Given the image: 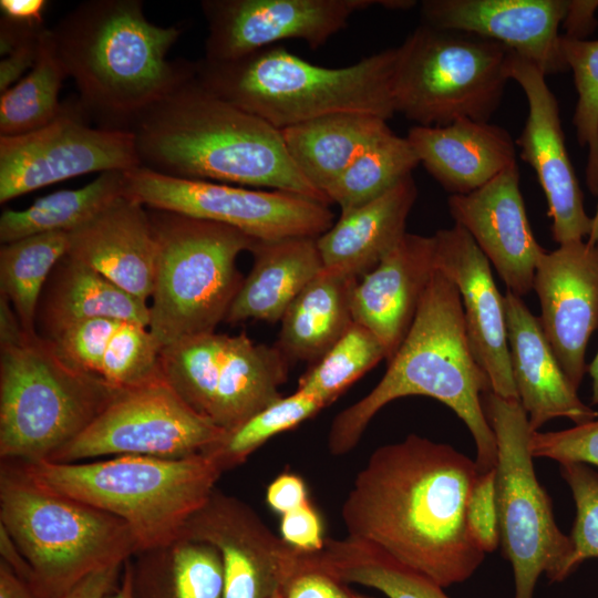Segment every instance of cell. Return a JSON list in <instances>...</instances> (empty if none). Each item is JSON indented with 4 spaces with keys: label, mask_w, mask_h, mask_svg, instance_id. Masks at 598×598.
Instances as JSON below:
<instances>
[{
    "label": "cell",
    "mask_w": 598,
    "mask_h": 598,
    "mask_svg": "<svg viewBox=\"0 0 598 598\" xmlns=\"http://www.w3.org/2000/svg\"><path fill=\"white\" fill-rule=\"evenodd\" d=\"M478 475L475 461L417 434L380 446L342 504L348 535L380 547L443 588L464 582L485 558L466 522Z\"/></svg>",
    "instance_id": "1"
},
{
    "label": "cell",
    "mask_w": 598,
    "mask_h": 598,
    "mask_svg": "<svg viewBox=\"0 0 598 598\" xmlns=\"http://www.w3.org/2000/svg\"><path fill=\"white\" fill-rule=\"evenodd\" d=\"M141 167L161 175L265 187L330 204L291 161L281 132L206 90L194 70L135 123Z\"/></svg>",
    "instance_id": "2"
},
{
    "label": "cell",
    "mask_w": 598,
    "mask_h": 598,
    "mask_svg": "<svg viewBox=\"0 0 598 598\" xmlns=\"http://www.w3.org/2000/svg\"><path fill=\"white\" fill-rule=\"evenodd\" d=\"M489 391V378L467 338L460 292L435 269L413 323L388 361L382 379L332 420L329 452L337 456L351 452L386 404L423 395L442 402L464 422L474 440L478 472H487L497 460L496 437L483 404Z\"/></svg>",
    "instance_id": "3"
},
{
    "label": "cell",
    "mask_w": 598,
    "mask_h": 598,
    "mask_svg": "<svg viewBox=\"0 0 598 598\" xmlns=\"http://www.w3.org/2000/svg\"><path fill=\"white\" fill-rule=\"evenodd\" d=\"M56 54L99 127L131 131L141 115L194 70L167 60L183 33L144 14L141 0L81 2L51 29Z\"/></svg>",
    "instance_id": "4"
},
{
    "label": "cell",
    "mask_w": 598,
    "mask_h": 598,
    "mask_svg": "<svg viewBox=\"0 0 598 598\" xmlns=\"http://www.w3.org/2000/svg\"><path fill=\"white\" fill-rule=\"evenodd\" d=\"M396 61L398 47L327 68L271 45L227 62L202 58L195 61V76L213 94L280 131L336 113L390 120Z\"/></svg>",
    "instance_id": "5"
},
{
    "label": "cell",
    "mask_w": 598,
    "mask_h": 598,
    "mask_svg": "<svg viewBox=\"0 0 598 598\" xmlns=\"http://www.w3.org/2000/svg\"><path fill=\"white\" fill-rule=\"evenodd\" d=\"M0 315V458L48 461L121 390L73 368L52 341L27 333L2 296Z\"/></svg>",
    "instance_id": "6"
},
{
    "label": "cell",
    "mask_w": 598,
    "mask_h": 598,
    "mask_svg": "<svg viewBox=\"0 0 598 598\" xmlns=\"http://www.w3.org/2000/svg\"><path fill=\"white\" fill-rule=\"evenodd\" d=\"M16 463L39 486L122 519L137 553L176 540L223 473L204 453L182 458L121 455L74 463Z\"/></svg>",
    "instance_id": "7"
},
{
    "label": "cell",
    "mask_w": 598,
    "mask_h": 598,
    "mask_svg": "<svg viewBox=\"0 0 598 598\" xmlns=\"http://www.w3.org/2000/svg\"><path fill=\"white\" fill-rule=\"evenodd\" d=\"M0 525L28 561L40 598H60L87 575L137 554L122 519L39 486L10 461H1Z\"/></svg>",
    "instance_id": "8"
},
{
    "label": "cell",
    "mask_w": 598,
    "mask_h": 598,
    "mask_svg": "<svg viewBox=\"0 0 598 598\" xmlns=\"http://www.w3.org/2000/svg\"><path fill=\"white\" fill-rule=\"evenodd\" d=\"M150 209L157 244L150 331L162 348L215 332L244 280L237 257L257 239L224 224Z\"/></svg>",
    "instance_id": "9"
},
{
    "label": "cell",
    "mask_w": 598,
    "mask_h": 598,
    "mask_svg": "<svg viewBox=\"0 0 598 598\" xmlns=\"http://www.w3.org/2000/svg\"><path fill=\"white\" fill-rule=\"evenodd\" d=\"M512 52L497 41L422 22L398 47L395 113L420 126L488 122L511 80Z\"/></svg>",
    "instance_id": "10"
},
{
    "label": "cell",
    "mask_w": 598,
    "mask_h": 598,
    "mask_svg": "<svg viewBox=\"0 0 598 598\" xmlns=\"http://www.w3.org/2000/svg\"><path fill=\"white\" fill-rule=\"evenodd\" d=\"M483 404L497 444L499 545L513 569V598H535L542 575L550 582L567 578L573 545L558 527L551 499L536 476L529 451L533 431L520 403L489 391Z\"/></svg>",
    "instance_id": "11"
},
{
    "label": "cell",
    "mask_w": 598,
    "mask_h": 598,
    "mask_svg": "<svg viewBox=\"0 0 598 598\" xmlns=\"http://www.w3.org/2000/svg\"><path fill=\"white\" fill-rule=\"evenodd\" d=\"M288 359L276 347L237 336L205 333L162 348L161 371L196 413L231 432L282 398Z\"/></svg>",
    "instance_id": "12"
},
{
    "label": "cell",
    "mask_w": 598,
    "mask_h": 598,
    "mask_svg": "<svg viewBox=\"0 0 598 598\" xmlns=\"http://www.w3.org/2000/svg\"><path fill=\"white\" fill-rule=\"evenodd\" d=\"M125 177V195L147 208L224 224L257 240L317 238L334 224L328 205L295 193L177 178L144 167Z\"/></svg>",
    "instance_id": "13"
},
{
    "label": "cell",
    "mask_w": 598,
    "mask_h": 598,
    "mask_svg": "<svg viewBox=\"0 0 598 598\" xmlns=\"http://www.w3.org/2000/svg\"><path fill=\"white\" fill-rule=\"evenodd\" d=\"M226 433L188 406L162 375L121 390L75 440L48 461L74 463L121 455L182 458L204 453Z\"/></svg>",
    "instance_id": "14"
},
{
    "label": "cell",
    "mask_w": 598,
    "mask_h": 598,
    "mask_svg": "<svg viewBox=\"0 0 598 598\" xmlns=\"http://www.w3.org/2000/svg\"><path fill=\"white\" fill-rule=\"evenodd\" d=\"M89 120L75 100L40 130L0 136V203L80 175L141 167L133 132Z\"/></svg>",
    "instance_id": "15"
},
{
    "label": "cell",
    "mask_w": 598,
    "mask_h": 598,
    "mask_svg": "<svg viewBox=\"0 0 598 598\" xmlns=\"http://www.w3.org/2000/svg\"><path fill=\"white\" fill-rule=\"evenodd\" d=\"M380 0H203L207 23L204 59L227 62L282 40L318 50L342 31L357 11Z\"/></svg>",
    "instance_id": "16"
},
{
    "label": "cell",
    "mask_w": 598,
    "mask_h": 598,
    "mask_svg": "<svg viewBox=\"0 0 598 598\" xmlns=\"http://www.w3.org/2000/svg\"><path fill=\"white\" fill-rule=\"evenodd\" d=\"M178 538L208 544L219 553L224 598H272L303 554L276 536L248 504L217 488Z\"/></svg>",
    "instance_id": "17"
},
{
    "label": "cell",
    "mask_w": 598,
    "mask_h": 598,
    "mask_svg": "<svg viewBox=\"0 0 598 598\" xmlns=\"http://www.w3.org/2000/svg\"><path fill=\"white\" fill-rule=\"evenodd\" d=\"M509 79L524 91L528 115L516 143L520 157L535 171L547 200L551 236L558 244L586 240L592 218L584 206L582 193L570 163L558 102L546 75L514 51L508 62Z\"/></svg>",
    "instance_id": "18"
},
{
    "label": "cell",
    "mask_w": 598,
    "mask_h": 598,
    "mask_svg": "<svg viewBox=\"0 0 598 598\" xmlns=\"http://www.w3.org/2000/svg\"><path fill=\"white\" fill-rule=\"evenodd\" d=\"M533 290L540 303L543 331L578 389L588 369L587 344L598 329V243L570 241L545 250L537 261Z\"/></svg>",
    "instance_id": "19"
},
{
    "label": "cell",
    "mask_w": 598,
    "mask_h": 598,
    "mask_svg": "<svg viewBox=\"0 0 598 598\" xmlns=\"http://www.w3.org/2000/svg\"><path fill=\"white\" fill-rule=\"evenodd\" d=\"M433 238L435 269L460 292L467 338L489 378L492 391L518 400L509 360L505 300L494 281L491 262L457 224L437 230Z\"/></svg>",
    "instance_id": "20"
},
{
    "label": "cell",
    "mask_w": 598,
    "mask_h": 598,
    "mask_svg": "<svg viewBox=\"0 0 598 598\" xmlns=\"http://www.w3.org/2000/svg\"><path fill=\"white\" fill-rule=\"evenodd\" d=\"M448 210L495 267L507 291L533 290L535 269L545 249L528 221L517 164L465 195H451Z\"/></svg>",
    "instance_id": "21"
},
{
    "label": "cell",
    "mask_w": 598,
    "mask_h": 598,
    "mask_svg": "<svg viewBox=\"0 0 598 598\" xmlns=\"http://www.w3.org/2000/svg\"><path fill=\"white\" fill-rule=\"evenodd\" d=\"M567 0H424L422 22L497 41L533 62L546 76L567 65L559 27Z\"/></svg>",
    "instance_id": "22"
},
{
    "label": "cell",
    "mask_w": 598,
    "mask_h": 598,
    "mask_svg": "<svg viewBox=\"0 0 598 598\" xmlns=\"http://www.w3.org/2000/svg\"><path fill=\"white\" fill-rule=\"evenodd\" d=\"M435 271L434 238L406 233L353 290L352 316L382 343L386 361L406 337Z\"/></svg>",
    "instance_id": "23"
},
{
    "label": "cell",
    "mask_w": 598,
    "mask_h": 598,
    "mask_svg": "<svg viewBox=\"0 0 598 598\" xmlns=\"http://www.w3.org/2000/svg\"><path fill=\"white\" fill-rule=\"evenodd\" d=\"M66 255L143 301L153 295L156 238L146 207L126 195L70 231Z\"/></svg>",
    "instance_id": "24"
},
{
    "label": "cell",
    "mask_w": 598,
    "mask_h": 598,
    "mask_svg": "<svg viewBox=\"0 0 598 598\" xmlns=\"http://www.w3.org/2000/svg\"><path fill=\"white\" fill-rule=\"evenodd\" d=\"M504 300L512 375L530 430L556 417L575 425L597 419L598 411L580 400L561 369L539 319L520 297L506 291Z\"/></svg>",
    "instance_id": "25"
},
{
    "label": "cell",
    "mask_w": 598,
    "mask_h": 598,
    "mask_svg": "<svg viewBox=\"0 0 598 598\" xmlns=\"http://www.w3.org/2000/svg\"><path fill=\"white\" fill-rule=\"evenodd\" d=\"M405 137L420 164L451 195L472 193L517 164L508 132L488 122L414 125Z\"/></svg>",
    "instance_id": "26"
},
{
    "label": "cell",
    "mask_w": 598,
    "mask_h": 598,
    "mask_svg": "<svg viewBox=\"0 0 598 598\" xmlns=\"http://www.w3.org/2000/svg\"><path fill=\"white\" fill-rule=\"evenodd\" d=\"M50 341L73 368L118 390L136 388L163 375L162 347L147 326L134 321L89 319L64 329Z\"/></svg>",
    "instance_id": "27"
},
{
    "label": "cell",
    "mask_w": 598,
    "mask_h": 598,
    "mask_svg": "<svg viewBox=\"0 0 598 598\" xmlns=\"http://www.w3.org/2000/svg\"><path fill=\"white\" fill-rule=\"evenodd\" d=\"M416 197L415 181L409 175L380 197L341 213L316 239L323 268L358 279L373 270L406 234Z\"/></svg>",
    "instance_id": "28"
},
{
    "label": "cell",
    "mask_w": 598,
    "mask_h": 598,
    "mask_svg": "<svg viewBox=\"0 0 598 598\" xmlns=\"http://www.w3.org/2000/svg\"><path fill=\"white\" fill-rule=\"evenodd\" d=\"M316 239L256 240L250 250L252 267L244 278L225 322L281 321L295 298L323 269Z\"/></svg>",
    "instance_id": "29"
},
{
    "label": "cell",
    "mask_w": 598,
    "mask_h": 598,
    "mask_svg": "<svg viewBox=\"0 0 598 598\" xmlns=\"http://www.w3.org/2000/svg\"><path fill=\"white\" fill-rule=\"evenodd\" d=\"M50 276L37 311L41 337L51 340L64 329L94 318H118L150 326L146 301L70 256L65 255Z\"/></svg>",
    "instance_id": "30"
},
{
    "label": "cell",
    "mask_w": 598,
    "mask_h": 598,
    "mask_svg": "<svg viewBox=\"0 0 598 598\" xmlns=\"http://www.w3.org/2000/svg\"><path fill=\"white\" fill-rule=\"evenodd\" d=\"M280 132L296 167L326 196L327 189L361 154L392 131L386 120L375 115L336 113Z\"/></svg>",
    "instance_id": "31"
},
{
    "label": "cell",
    "mask_w": 598,
    "mask_h": 598,
    "mask_svg": "<svg viewBox=\"0 0 598 598\" xmlns=\"http://www.w3.org/2000/svg\"><path fill=\"white\" fill-rule=\"evenodd\" d=\"M358 278L323 268L295 298L281 319L276 347L286 358L316 362L354 322Z\"/></svg>",
    "instance_id": "32"
},
{
    "label": "cell",
    "mask_w": 598,
    "mask_h": 598,
    "mask_svg": "<svg viewBox=\"0 0 598 598\" xmlns=\"http://www.w3.org/2000/svg\"><path fill=\"white\" fill-rule=\"evenodd\" d=\"M318 563L344 584H360L388 598H451L442 586L380 547L352 537L327 538Z\"/></svg>",
    "instance_id": "33"
},
{
    "label": "cell",
    "mask_w": 598,
    "mask_h": 598,
    "mask_svg": "<svg viewBox=\"0 0 598 598\" xmlns=\"http://www.w3.org/2000/svg\"><path fill=\"white\" fill-rule=\"evenodd\" d=\"M125 173H101L81 188L52 193L25 209H4L0 216L1 244L43 233H70L81 227L125 195Z\"/></svg>",
    "instance_id": "34"
},
{
    "label": "cell",
    "mask_w": 598,
    "mask_h": 598,
    "mask_svg": "<svg viewBox=\"0 0 598 598\" xmlns=\"http://www.w3.org/2000/svg\"><path fill=\"white\" fill-rule=\"evenodd\" d=\"M70 247L69 231L32 235L0 248V288L22 329L37 332V311L45 283Z\"/></svg>",
    "instance_id": "35"
},
{
    "label": "cell",
    "mask_w": 598,
    "mask_h": 598,
    "mask_svg": "<svg viewBox=\"0 0 598 598\" xmlns=\"http://www.w3.org/2000/svg\"><path fill=\"white\" fill-rule=\"evenodd\" d=\"M65 78L51 29L44 28L35 64L0 95V136L27 134L52 123L63 110L59 94Z\"/></svg>",
    "instance_id": "36"
},
{
    "label": "cell",
    "mask_w": 598,
    "mask_h": 598,
    "mask_svg": "<svg viewBox=\"0 0 598 598\" xmlns=\"http://www.w3.org/2000/svg\"><path fill=\"white\" fill-rule=\"evenodd\" d=\"M419 164L408 138L390 132L361 154L327 189L326 196L341 213L352 210L412 175Z\"/></svg>",
    "instance_id": "37"
},
{
    "label": "cell",
    "mask_w": 598,
    "mask_h": 598,
    "mask_svg": "<svg viewBox=\"0 0 598 598\" xmlns=\"http://www.w3.org/2000/svg\"><path fill=\"white\" fill-rule=\"evenodd\" d=\"M386 359L380 340L353 322L332 348L299 379L297 390L330 405L353 382Z\"/></svg>",
    "instance_id": "38"
},
{
    "label": "cell",
    "mask_w": 598,
    "mask_h": 598,
    "mask_svg": "<svg viewBox=\"0 0 598 598\" xmlns=\"http://www.w3.org/2000/svg\"><path fill=\"white\" fill-rule=\"evenodd\" d=\"M323 405L313 396L296 390L268 405L236 430L228 432L204 454L221 472L243 464L257 448L275 435L291 430L316 415Z\"/></svg>",
    "instance_id": "39"
},
{
    "label": "cell",
    "mask_w": 598,
    "mask_h": 598,
    "mask_svg": "<svg viewBox=\"0 0 598 598\" xmlns=\"http://www.w3.org/2000/svg\"><path fill=\"white\" fill-rule=\"evenodd\" d=\"M559 48L578 93L573 124L579 145L588 151L586 184L598 196V40L560 35Z\"/></svg>",
    "instance_id": "40"
},
{
    "label": "cell",
    "mask_w": 598,
    "mask_h": 598,
    "mask_svg": "<svg viewBox=\"0 0 598 598\" xmlns=\"http://www.w3.org/2000/svg\"><path fill=\"white\" fill-rule=\"evenodd\" d=\"M168 574L169 598H224V568L210 545L184 538L153 548Z\"/></svg>",
    "instance_id": "41"
},
{
    "label": "cell",
    "mask_w": 598,
    "mask_h": 598,
    "mask_svg": "<svg viewBox=\"0 0 598 598\" xmlns=\"http://www.w3.org/2000/svg\"><path fill=\"white\" fill-rule=\"evenodd\" d=\"M559 472L571 491L575 519L569 535L573 545L566 566L568 578L586 560L598 558V472L584 463H561Z\"/></svg>",
    "instance_id": "42"
},
{
    "label": "cell",
    "mask_w": 598,
    "mask_h": 598,
    "mask_svg": "<svg viewBox=\"0 0 598 598\" xmlns=\"http://www.w3.org/2000/svg\"><path fill=\"white\" fill-rule=\"evenodd\" d=\"M529 451L533 457L561 463H584L598 467V420L573 427L532 432Z\"/></svg>",
    "instance_id": "43"
},
{
    "label": "cell",
    "mask_w": 598,
    "mask_h": 598,
    "mask_svg": "<svg viewBox=\"0 0 598 598\" xmlns=\"http://www.w3.org/2000/svg\"><path fill=\"white\" fill-rule=\"evenodd\" d=\"M466 522L476 545L485 553L499 546V515L495 467L477 476L466 506Z\"/></svg>",
    "instance_id": "44"
},
{
    "label": "cell",
    "mask_w": 598,
    "mask_h": 598,
    "mask_svg": "<svg viewBox=\"0 0 598 598\" xmlns=\"http://www.w3.org/2000/svg\"><path fill=\"white\" fill-rule=\"evenodd\" d=\"M282 598H354L347 584L326 570L315 553H303L281 588Z\"/></svg>",
    "instance_id": "45"
},
{
    "label": "cell",
    "mask_w": 598,
    "mask_h": 598,
    "mask_svg": "<svg viewBox=\"0 0 598 598\" xmlns=\"http://www.w3.org/2000/svg\"><path fill=\"white\" fill-rule=\"evenodd\" d=\"M323 523L310 501L281 515V538L291 547L303 553H316L326 543Z\"/></svg>",
    "instance_id": "46"
},
{
    "label": "cell",
    "mask_w": 598,
    "mask_h": 598,
    "mask_svg": "<svg viewBox=\"0 0 598 598\" xmlns=\"http://www.w3.org/2000/svg\"><path fill=\"white\" fill-rule=\"evenodd\" d=\"M309 501L305 481L296 474L282 473L267 487L266 502L280 515L287 514Z\"/></svg>",
    "instance_id": "47"
},
{
    "label": "cell",
    "mask_w": 598,
    "mask_h": 598,
    "mask_svg": "<svg viewBox=\"0 0 598 598\" xmlns=\"http://www.w3.org/2000/svg\"><path fill=\"white\" fill-rule=\"evenodd\" d=\"M41 32L37 37L22 41L1 59L0 93L13 86L28 69L33 68L39 55Z\"/></svg>",
    "instance_id": "48"
},
{
    "label": "cell",
    "mask_w": 598,
    "mask_h": 598,
    "mask_svg": "<svg viewBox=\"0 0 598 598\" xmlns=\"http://www.w3.org/2000/svg\"><path fill=\"white\" fill-rule=\"evenodd\" d=\"M598 0H567L566 12L561 21L566 38L585 40L596 29Z\"/></svg>",
    "instance_id": "49"
},
{
    "label": "cell",
    "mask_w": 598,
    "mask_h": 598,
    "mask_svg": "<svg viewBox=\"0 0 598 598\" xmlns=\"http://www.w3.org/2000/svg\"><path fill=\"white\" fill-rule=\"evenodd\" d=\"M121 566L106 567L87 575L60 598H105Z\"/></svg>",
    "instance_id": "50"
},
{
    "label": "cell",
    "mask_w": 598,
    "mask_h": 598,
    "mask_svg": "<svg viewBox=\"0 0 598 598\" xmlns=\"http://www.w3.org/2000/svg\"><path fill=\"white\" fill-rule=\"evenodd\" d=\"M48 1L45 0H1L2 16L22 23L43 25V12Z\"/></svg>",
    "instance_id": "51"
},
{
    "label": "cell",
    "mask_w": 598,
    "mask_h": 598,
    "mask_svg": "<svg viewBox=\"0 0 598 598\" xmlns=\"http://www.w3.org/2000/svg\"><path fill=\"white\" fill-rule=\"evenodd\" d=\"M0 598H40L4 561H0Z\"/></svg>",
    "instance_id": "52"
},
{
    "label": "cell",
    "mask_w": 598,
    "mask_h": 598,
    "mask_svg": "<svg viewBox=\"0 0 598 598\" xmlns=\"http://www.w3.org/2000/svg\"><path fill=\"white\" fill-rule=\"evenodd\" d=\"M125 569L121 586L110 591L105 598H134V574L130 560L124 563Z\"/></svg>",
    "instance_id": "53"
},
{
    "label": "cell",
    "mask_w": 598,
    "mask_h": 598,
    "mask_svg": "<svg viewBox=\"0 0 598 598\" xmlns=\"http://www.w3.org/2000/svg\"><path fill=\"white\" fill-rule=\"evenodd\" d=\"M587 371L591 378V403L598 404V352L588 365Z\"/></svg>",
    "instance_id": "54"
},
{
    "label": "cell",
    "mask_w": 598,
    "mask_h": 598,
    "mask_svg": "<svg viewBox=\"0 0 598 598\" xmlns=\"http://www.w3.org/2000/svg\"><path fill=\"white\" fill-rule=\"evenodd\" d=\"M591 218H592L591 230L586 241L589 244H596L598 243V205H597L596 213L594 217Z\"/></svg>",
    "instance_id": "55"
},
{
    "label": "cell",
    "mask_w": 598,
    "mask_h": 598,
    "mask_svg": "<svg viewBox=\"0 0 598 598\" xmlns=\"http://www.w3.org/2000/svg\"><path fill=\"white\" fill-rule=\"evenodd\" d=\"M354 598H373V597L364 596V595H360V594H357V592H355Z\"/></svg>",
    "instance_id": "56"
},
{
    "label": "cell",
    "mask_w": 598,
    "mask_h": 598,
    "mask_svg": "<svg viewBox=\"0 0 598 598\" xmlns=\"http://www.w3.org/2000/svg\"><path fill=\"white\" fill-rule=\"evenodd\" d=\"M272 598H282L281 592L277 594V595L274 596Z\"/></svg>",
    "instance_id": "57"
}]
</instances>
